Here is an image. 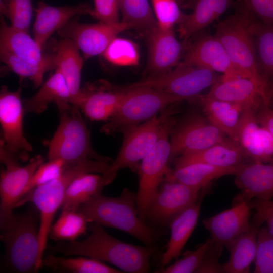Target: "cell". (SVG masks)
<instances>
[{
	"label": "cell",
	"instance_id": "obj_46",
	"mask_svg": "<svg viewBox=\"0 0 273 273\" xmlns=\"http://www.w3.org/2000/svg\"><path fill=\"white\" fill-rule=\"evenodd\" d=\"M94 7L90 16L99 22L109 24L119 23L118 0H93Z\"/></svg>",
	"mask_w": 273,
	"mask_h": 273
},
{
	"label": "cell",
	"instance_id": "obj_37",
	"mask_svg": "<svg viewBox=\"0 0 273 273\" xmlns=\"http://www.w3.org/2000/svg\"><path fill=\"white\" fill-rule=\"evenodd\" d=\"M88 223L83 214L75 211L62 210L59 218L52 225L49 237L55 241L76 240L86 233Z\"/></svg>",
	"mask_w": 273,
	"mask_h": 273
},
{
	"label": "cell",
	"instance_id": "obj_25",
	"mask_svg": "<svg viewBox=\"0 0 273 273\" xmlns=\"http://www.w3.org/2000/svg\"><path fill=\"white\" fill-rule=\"evenodd\" d=\"M42 50L28 32L8 26L1 17L0 51L9 53L33 64H53L56 68L54 53H45Z\"/></svg>",
	"mask_w": 273,
	"mask_h": 273
},
{
	"label": "cell",
	"instance_id": "obj_40",
	"mask_svg": "<svg viewBox=\"0 0 273 273\" xmlns=\"http://www.w3.org/2000/svg\"><path fill=\"white\" fill-rule=\"evenodd\" d=\"M1 10L12 27L28 33L33 12L31 0H4Z\"/></svg>",
	"mask_w": 273,
	"mask_h": 273
},
{
	"label": "cell",
	"instance_id": "obj_24",
	"mask_svg": "<svg viewBox=\"0 0 273 273\" xmlns=\"http://www.w3.org/2000/svg\"><path fill=\"white\" fill-rule=\"evenodd\" d=\"M173 160L174 168L196 163L237 167L250 161L240 144L230 138L204 150L181 155Z\"/></svg>",
	"mask_w": 273,
	"mask_h": 273
},
{
	"label": "cell",
	"instance_id": "obj_17",
	"mask_svg": "<svg viewBox=\"0 0 273 273\" xmlns=\"http://www.w3.org/2000/svg\"><path fill=\"white\" fill-rule=\"evenodd\" d=\"M205 95L258 110L263 105H269L272 88L270 85L262 84L251 78L238 77L223 80L220 77Z\"/></svg>",
	"mask_w": 273,
	"mask_h": 273
},
{
	"label": "cell",
	"instance_id": "obj_4",
	"mask_svg": "<svg viewBox=\"0 0 273 273\" xmlns=\"http://www.w3.org/2000/svg\"><path fill=\"white\" fill-rule=\"evenodd\" d=\"M40 214L32 203L21 214H14L1 228L0 239L5 246V261L10 271L37 272L39 253Z\"/></svg>",
	"mask_w": 273,
	"mask_h": 273
},
{
	"label": "cell",
	"instance_id": "obj_43",
	"mask_svg": "<svg viewBox=\"0 0 273 273\" xmlns=\"http://www.w3.org/2000/svg\"><path fill=\"white\" fill-rule=\"evenodd\" d=\"M210 243V238L199 245L195 250H188L182 257L174 263L162 268L157 272L161 273H192L200 266L205 252Z\"/></svg>",
	"mask_w": 273,
	"mask_h": 273
},
{
	"label": "cell",
	"instance_id": "obj_9",
	"mask_svg": "<svg viewBox=\"0 0 273 273\" xmlns=\"http://www.w3.org/2000/svg\"><path fill=\"white\" fill-rule=\"evenodd\" d=\"M175 124L172 116L167 121L157 143L141 161L137 172L139 187L136 203L140 218L146 222V213L153 197L164 181L171 161L170 133Z\"/></svg>",
	"mask_w": 273,
	"mask_h": 273
},
{
	"label": "cell",
	"instance_id": "obj_31",
	"mask_svg": "<svg viewBox=\"0 0 273 273\" xmlns=\"http://www.w3.org/2000/svg\"><path fill=\"white\" fill-rule=\"evenodd\" d=\"M239 166L225 167L203 163H193L173 170L169 169L164 181H176L203 189L213 180L234 175Z\"/></svg>",
	"mask_w": 273,
	"mask_h": 273
},
{
	"label": "cell",
	"instance_id": "obj_15",
	"mask_svg": "<svg viewBox=\"0 0 273 273\" xmlns=\"http://www.w3.org/2000/svg\"><path fill=\"white\" fill-rule=\"evenodd\" d=\"M131 28L130 25L122 21L116 24H86L74 20L57 32L61 38L72 40L82 52L84 59H87L103 54L118 34Z\"/></svg>",
	"mask_w": 273,
	"mask_h": 273
},
{
	"label": "cell",
	"instance_id": "obj_16",
	"mask_svg": "<svg viewBox=\"0 0 273 273\" xmlns=\"http://www.w3.org/2000/svg\"><path fill=\"white\" fill-rule=\"evenodd\" d=\"M180 62L222 73L220 79L223 80L244 77L224 46L215 36L206 35L197 39L188 48Z\"/></svg>",
	"mask_w": 273,
	"mask_h": 273
},
{
	"label": "cell",
	"instance_id": "obj_19",
	"mask_svg": "<svg viewBox=\"0 0 273 273\" xmlns=\"http://www.w3.org/2000/svg\"><path fill=\"white\" fill-rule=\"evenodd\" d=\"M257 111L251 107L244 109L237 130L236 141L250 161L273 162V138L258 123Z\"/></svg>",
	"mask_w": 273,
	"mask_h": 273
},
{
	"label": "cell",
	"instance_id": "obj_47",
	"mask_svg": "<svg viewBox=\"0 0 273 273\" xmlns=\"http://www.w3.org/2000/svg\"><path fill=\"white\" fill-rule=\"evenodd\" d=\"M223 247V246L212 241L210 239L209 245L196 272L223 273L222 264L219 261Z\"/></svg>",
	"mask_w": 273,
	"mask_h": 273
},
{
	"label": "cell",
	"instance_id": "obj_20",
	"mask_svg": "<svg viewBox=\"0 0 273 273\" xmlns=\"http://www.w3.org/2000/svg\"><path fill=\"white\" fill-rule=\"evenodd\" d=\"M124 91V88L113 86L105 81L87 83L81 87L74 105L91 121L106 122L118 108Z\"/></svg>",
	"mask_w": 273,
	"mask_h": 273
},
{
	"label": "cell",
	"instance_id": "obj_48",
	"mask_svg": "<svg viewBox=\"0 0 273 273\" xmlns=\"http://www.w3.org/2000/svg\"><path fill=\"white\" fill-rule=\"evenodd\" d=\"M261 22L273 25V0H239Z\"/></svg>",
	"mask_w": 273,
	"mask_h": 273
},
{
	"label": "cell",
	"instance_id": "obj_38",
	"mask_svg": "<svg viewBox=\"0 0 273 273\" xmlns=\"http://www.w3.org/2000/svg\"><path fill=\"white\" fill-rule=\"evenodd\" d=\"M0 59L11 71L21 78L30 80L35 87H39L42 84L46 72L56 69L54 65L33 64L4 51H0Z\"/></svg>",
	"mask_w": 273,
	"mask_h": 273
},
{
	"label": "cell",
	"instance_id": "obj_44",
	"mask_svg": "<svg viewBox=\"0 0 273 273\" xmlns=\"http://www.w3.org/2000/svg\"><path fill=\"white\" fill-rule=\"evenodd\" d=\"M66 163L60 159L48 160L37 169L28 182L23 196L28 192L39 186L48 183L60 176Z\"/></svg>",
	"mask_w": 273,
	"mask_h": 273
},
{
	"label": "cell",
	"instance_id": "obj_23",
	"mask_svg": "<svg viewBox=\"0 0 273 273\" xmlns=\"http://www.w3.org/2000/svg\"><path fill=\"white\" fill-rule=\"evenodd\" d=\"M93 8L82 3L71 6H53L43 1L35 9L36 18L33 27L34 38L43 49L50 36L65 26L76 16L91 15Z\"/></svg>",
	"mask_w": 273,
	"mask_h": 273
},
{
	"label": "cell",
	"instance_id": "obj_21",
	"mask_svg": "<svg viewBox=\"0 0 273 273\" xmlns=\"http://www.w3.org/2000/svg\"><path fill=\"white\" fill-rule=\"evenodd\" d=\"M251 210L248 202L235 201L232 208L205 218L202 223L210 233L212 241L227 247L234 239L250 229Z\"/></svg>",
	"mask_w": 273,
	"mask_h": 273
},
{
	"label": "cell",
	"instance_id": "obj_34",
	"mask_svg": "<svg viewBox=\"0 0 273 273\" xmlns=\"http://www.w3.org/2000/svg\"><path fill=\"white\" fill-rule=\"evenodd\" d=\"M73 273H121L119 269L110 267L103 261L82 256L68 257L49 254L43 257L41 268Z\"/></svg>",
	"mask_w": 273,
	"mask_h": 273
},
{
	"label": "cell",
	"instance_id": "obj_14",
	"mask_svg": "<svg viewBox=\"0 0 273 273\" xmlns=\"http://www.w3.org/2000/svg\"><path fill=\"white\" fill-rule=\"evenodd\" d=\"M225 135L207 118L190 114L172 129L171 161L181 155L198 152L221 142L227 138Z\"/></svg>",
	"mask_w": 273,
	"mask_h": 273
},
{
	"label": "cell",
	"instance_id": "obj_28",
	"mask_svg": "<svg viewBox=\"0 0 273 273\" xmlns=\"http://www.w3.org/2000/svg\"><path fill=\"white\" fill-rule=\"evenodd\" d=\"M202 198L177 214L170 222V237L160 262L162 268L181 255L185 245L197 223Z\"/></svg>",
	"mask_w": 273,
	"mask_h": 273
},
{
	"label": "cell",
	"instance_id": "obj_11",
	"mask_svg": "<svg viewBox=\"0 0 273 273\" xmlns=\"http://www.w3.org/2000/svg\"><path fill=\"white\" fill-rule=\"evenodd\" d=\"M0 160L5 166L0 174V228L12 218L13 209L24 195L28 182L39 166L44 162V158L37 155L25 165L13 156L0 141Z\"/></svg>",
	"mask_w": 273,
	"mask_h": 273
},
{
	"label": "cell",
	"instance_id": "obj_12",
	"mask_svg": "<svg viewBox=\"0 0 273 273\" xmlns=\"http://www.w3.org/2000/svg\"><path fill=\"white\" fill-rule=\"evenodd\" d=\"M21 87L10 90L3 85L0 91L1 141L6 149L18 160L27 161L33 147L24 135L25 114Z\"/></svg>",
	"mask_w": 273,
	"mask_h": 273
},
{
	"label": "cell",
	"instance_id": "obj_32",
	"mask_svg": "<svg viewBox=\"0 0 273 273\" xmlns=\"http://www.w3.org/2000/svg\"><path fill=\"white\" fill-rule=\"evenodd\" d=\"M259 229L251 224L248 231L238 236L228 245L230 257L228 261L222 264L223 272H250V265L255 260L256 255Z\"/></svg>",
	"mask_w": 273,
	"mask_h": 273
},
{
	"label": "cell",
	"instance_id": "obj_8",
	"mask_svg": "<svg viewBox=\"0 0 273 273\" xmlns=\"http://www.w3.org/2000/svg\"><path fill=\"white\" fill-rule=\"evenodd\" d=\"M172 105L150 120L125 131L119 153L103 175L105 186L111 183L119 171L129 168L137 172L142 160L154 147L160 137L168 119L174 114Z\"/></svg>",
	"mask_w": 273,
	"mask_h": 273
},
{
	"label": "cell",
	"instance_id": "obj_45",
	"mask_svg": "<svg viewBox=\"0 0 273 273\" xmlns=\"http://www.w3.org/2000/svg\"><path fill=\"white\" fill-rule=\"evenodd\" d=\"M248 203L251 210L255 211L251 223L258 228L265 223L268 231L273 235V200L254 198Z\"/></svg>",
	"mask_w": 273,
	"mask_h": 273
},
{
	"label": "cell",
	"instance_id": "obj_30",
	"mask_svg": "<svg viewBox=\"0 0 273 273\" xmlns=\"http://www.w3.org/2000/svg\"><path fill=\"white\" fill-rule=\"evenodd\" d=\"M233 5V0H196L192 12L178 25L180 37L187 39L201 31Z\"/></svg>",
	"mask_w": 273,
	"mask_h": 273
},
{
	"label": "cell",
	"instance_id": "obj_35",
	"mask_svg": "<svg viewBox=\"0 0 273 273\" xmlns=\"http://www.w3.org/2000/svg\"><path fill=\"white\" fill-rule=\"evenodd\" d=\"M122 22L130 25L144 35L157 25L148 0H118Z\"/></svg>",
	"mask_w": 273,
	"mask_h": 273
},
{
	"label": "cell",
	"instance_id": "obj_22",
	"mask_svg": "<svg viewBox=\"0 0 273 273\" xmlns=\"http://www.w3.org/2000/svg\"><path fill=\"white\" fill-rule=\"evenodd\" d=\"M234 175L235 184L241 191L235 201L273 198V162H247Z\"/></svg>",
	"mask_w": 273,
	"mask_h": 273
},
{
	"label": "cell",
	"instance_id": "obj_26",
	"mask_svg": "<svg viewBox=\"0 0 273 273\" xmlns=\"http://www.w3.org/2000/svg\"><path fill=\"white\" fill-rule=\"evenodd\" d=\"M23 102L25 114H41L47 109L50 103L55 104L59 112L70 108L73 105L66 81L57 69L36 93L23 100Z\"/></svg>",
	"mask_w": 273,
	"mask_h": 273
},
{
	"label": "cell",
	"instance_id": "obj_27",
	"mask_svg": "<svg viewBox=\"0 0 273 273\" xmlns=\"http://www.w3.org/2000/svg\"><path fill=\"white\" fill-rule=\"evenodd\" d=\"M54 42L52 52L55 56L56 69L64 77L71 96L72 103L74 105L81 94V76L84 59L72 40L62 38Z\"/></svg>",
	"mask_w": 273,
	"mask_h": 273
},
{
	"label": "cell",
	"instance_id": "obj_2",
	"mask_svg": "<svg viewBox=\"0 0 273 273\" xmlns=\"http://www.w3.org/2000/svg\"><path fill=\"white\" fill-rule=\"evenodd\" d=\"M111 164L110 162L95 159L66 164L59 177L31 190L18 202L16 207L26 202H30L39 211V253L36 264L37 271L41 268L44 253L48 247V237L54 217L58 209L61 208L69 185L76 177L83 173L103 174L109 169Z\"/></svg>",
	"mask_w": 273,
	"mask_h": 273
},
{
	"label": "cell",
	"instance_id": "obj_3",
	"mask_svg": "<svg viewBox=\"0 0 273 273\" xmlns=\"http://www.w3.org/2000/svg\"><path fill=\"white\" fill-rule=\"evenodd\" d=\"M77 211L83 214L89 223L125 232L147 246H153L160 234L159 230L148 226L140 218L136 194L128 188L117 197L98 194L81 205Z\"/></svg>",
	"mask_w": 273,
	"mask_h": 273
},
{
	"label": "cell",
	"instance_id": "obj_6",
	"mask_svg": "<svg viewBox=\"0 0 273 273\" xmlns=\"http://www.w3.org/2000/svg\"><path fill=\"white\" fill-rule=\"evenodd\" d=\"M117 110L100 129L113 135L145 122L167 107L185 100L181 97L147 87H126Z\"/></svg>",
	"mask_w": 273,
	"mask_h": 273
},
{
	"label": "cell",
	"instance_id": "obj_10",
	"mask_svg": "<svg viewBox=\"0 0 273 273\" xmlns=\"http://www.w3.org/2000/svg\"><path fill=\"white\" fill-rule=\"evenodd\" d=\"M216 72L198 65L179 63L171 70L149 76L127 87H147L191 100L219 78Z\"/></svg>",
	"mask_w": 273,
	"mask_h": 273
},
{
	"label": "cell",
	"instance_id": "obj_5",
	"mask_svg": "<svg viewBox=\"0 0 273 273\" xmlns=\"http://www.w3.org/2000/svg\"><path fill=\"white\" fill-rule=\"evenodd\" d=\"M254 16L238 1L235 12L217 25L215 36L224 46L232 61L245 78L269 85L259 68L250 30Z\"/></svg>",
	"mask_w": 273,
	"mask_h": 273
},
{
	"label": "cell",
	"instance_id": "obj_33",
	"mask_svg": "<svg viewBox=\"0 0 273 273\" xmlns=\"http://www.w3.org/2000/svg\"><path fill=\"white\" fill-rule=\"evenodd\" d=\"M105 186L102 174L86 173L78 176L66 191L61 210L77 211L81 205L101 193Z\"/></svg>",
	"mask_w": 273,
	"mask_h": 273
},
{
	"label": "cell",
	"instance_id": "obj_29",
	"mask_svg": "<svg viewBox=\"0 0 273 273\" xmlns=\"http://www.w3.org/2000/svg\"><path fill=\"white\" fill-rule=\"evenodd\" d=\"M198 100L207 118L230 139L236 141L237 130L245 107L239 104L199 95ZM237 142V141H236Z\"/></svg>",
	"mask_w": 273,
	"mask_h": 273
},
{
	"label": "cell",
	"instance_id": "obj_42",
	"mask_svg": "<svg viewBox=\"0 0 273 273\" xmlns=\"http://www.w3.org/2000/svg\"><path fill=\"white\" fill-rule=\"evenodd\" d=\"M154 14L158 25L164 29H173L186 18L177 0H152Z\"/></svg>",
	"mask_w": 273,
	"mask_h": 273
},
{
	"label": "cell",
	"instance_id": "obj_36",
	"mask_svg": "<svg viewBox=\"0 0 273 273\" xmlns=\"http://www.w3.org/2000/svg\"><path fill=\"white\" fill-rule=\"evenodd\" d=\"M250 30L260 70L273 77V25L264 24L254 17Z\"/></svg>",
	"mask_w": 273,
	"mask_h": 273
},
{
	"label": "cell",
	"instance_id": "obj_39",
	"mask_svg": "<svg viewBox=\"0 0 273 273\" xmlns=\"http://www.w3.org/2000/svg\"><path fill=\"white\" fill-rule=\"evenodd\" d=\"M110 63L118 66H131L139 62L140 53L136 44L128 39H113L103 53Z\"/></svg>",
	"mask_w": 273,
	"mask_h": 273
},
{
	"label": "cell",
	"instance_id": "obj_49",
	"mask_svg": "<svg viewBox=\"0 0 273 273\" xmlns=\"http://www.w3.org/2000/svg\"><path fill=\"white\" fill-rule=\"evenodd\" d=\"M257 112V119L259 125L269 132L273 138V109L268 105H263Z\"/></svg>",
	"mask_w": 273,
	"mask_h": 273
},
{
	"label": "cell",
	"instance_id": "obj_1",
	"mask_svg": "<svg viewBox=\"0 0 273 273\" xmlns=\"http://www.w3.org/2000/svg\"><path fill=\"white\" fill-rule=\"evenodd\" d=\"M90 234L82 241L60 242L48 247L51 252L65 256L77 255L110 263L123 272L146 273L155 248L123 242L106 232L103 226L89 223Z\"/></svg>",
	"mask_w": 273,
	"mask_h": 273
},
{
	"label": "cell",
	"instance_id": "obj_41",
	"mask_svg": "<svg viewBox=\"0 0 273 273\" xmlns=\"http://www.w3.org/2000/svg\"><path fill=\"white\" fill-rule=\"evenodd\" d=\"M255 273H273V235L265 227H260L257 238Z\"/></svg>",
	"mask_w": 273,
	"mask_h": 273
},
{
	"label": "cell",
	"instance_id": "obj_13",
	"mask_svg": "<svg viewBox=\"0 0 273 273\" xmlns=\"http://www.w3.org/2000/svg\"><path fill=\"white\" fill-rule=\"evenodd\" d=\"M148 208L146 219L159 225H169L179 213L206 194V187H193L176 181H164Z\"/></svg>",
	"mask_w": 273,
	"mask_h": 273
},
{
	"label": "cell",
	"instance_id": "obj_18",
	"mask_svg": "<svg viewBox=\"0 0 273 273\" xmlns=\"http://www.w3.org/2000/svg\"><path fill=\"white\" fill-rule=\"evenodd\" d=\"M145 36L148 48L147 69L149 76L165 73L178 65L184 48L176 38L173 29L162 28L157 24Z\"/></svg>",
	"mask_w": 273,
	"mask_h": 273
},
{
	"label": "cell",
	"instance_id": "obj_7",
	"mask_svg": "<svg viewBox=\"0 0 273 273\" xmlns=\"http://www.w3.org/2000/svg\"><path fill=\"white\" fill-rule=\"evenodd\" d=\"M48 159H60L66 164L89 159L113 161L99 155L94 149L90 131L81 111L76 105L59 112V124L48 144Z\"/></svg>",
	"mask_w": 273,
	"mask_h": 273
}]
</instances>
